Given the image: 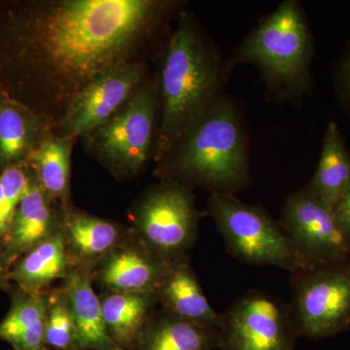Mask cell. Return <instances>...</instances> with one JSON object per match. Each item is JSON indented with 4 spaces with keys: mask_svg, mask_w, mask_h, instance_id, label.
I'll list each match as a JSON object with an SVG mask.
<instances>
[{
    "mask_svg": "<svg viewBox=\"0 0 350 350\" xmlns=\"http://www.w3.org/2000/svg\"><path fill=\"white\" fill-rule=\"evenodd\" d=\"M61 232L71 268L93 273L130 232V227L77 208L62 207Z\"/></svg>",
    "mask_w": 350,
    "mask_h": 350,
    "instance_id": "13",
    "label": "cell"
},
{
    "mask_svg": "<svg viewBox=\"0 0 350 350\" xmlns=\"http://www.w3.org/2000/svg\"><path fill=\"white\" fill-rule=\"evenodd\" d=\"M12 265L7 259L4 253L2 243H0V291L9 293L13 288L12 282H10V269Z\"/></svg>",
    "mask_w": 350,
    "mask_h": 350,
    "instance_id": "28",
    "label": "cell"
},
{
    "mask_svg": "<svg viewBox=\"0 0 350 350\" xmlns=\"http://www.w3.org/2000/svg\"><path fill=\"white\" fill-rule=\"evenodd\" d=\"M53 126L51 120L0 90V172L23 165Z\"/></svg>",
    "mask_w": 350,
    "mask_h": 350,
    "instance_id": "16",
    "label": "cell"
},
{
    "mask_svg": "<svg viewBox=\"0 0 350 350\" xmlns=\"http://www.w3.org/2000/svg\"><path fill=\"white\" fill-rule=\"evenodd\" d=\"M71 265L61 229L14 262L10 282L31 294H44L66 280Z\"/></svg>",
    "mask_w": 350,
    "mask_h": 350,
    "instance_id": "19",
    "label": "cell"
},
{
    "mask_svg": "<svg viewBox=\"0 0 350 350\" xmlns=\"http://www.w3.org/2000/svg\"><path fill=\"white\" fill-rule=\"evenodd\" d=\"M108 335L120 350H131L159 310L155 292L98 294Z\"/></svg>",
    "mask_w": 350,
    "mask_h": 350,
    "instance_id": "18",
    "label": "cell"
},
{
    "mask_svg": "<svg viewBox=\"0 0 350 350\" xmlns=\"http://www.w3.org/2000/svg\"><path fill=\"white\" fill-rule=\"evenodd\" d=\"M10 310L0 321V340L13 350H39L45 347L46 293L31 294L13 285Z\"/></svg>",
    "mask_w": 350,
    "mask_h": 350,
    "instance_id": "22",
    "label": "cell"
},
{
    "mask_svg": "<svg viewBox=\"0 0 350 350\" xmlns=\"http://www.w3.org/2000/svg\"><path fill=\"white\" fill-rule=\"evenodd\" d=\"M159 306L175 317L221 332L223 317L208 303L189 258L167 265L156 292Z\"/></svg>",
    "mask_w": 350,
    "mask_h": 350,
    "instance_id": "15",
    "label": "cell"
},
{
    "mask_svg": "<svg viewBox=\"0 0 350 350\" xmlns=\"http://www.w3.org/2000/svg\"><path fill=\"white\" fill-rule=\"evenodd\" d=\"M338 225L350 241V183L340 202L334 208Z\"/></svg>",
    "mask_w": 350,
    "mask_h": 350,
    "instance_id": "27",
    "label": "cell"
},
{
    "mask_svg": "<svg viewBox=\"0 0 350 350\" xmlns=\"http://www.w3.org/2000/svg\"><path fill=\"white\" fill-rule=\"evenodd\" d=\"M207 209L228 252L239 261L291 273L305 271L282 225L262 207L245 204L232 193L213 192Z\"/></svg>",
    "mask_w": 350,
    "mask_h": 350,
    "instance_id": "7",
    "label": "cell"
},
{
    "mask_svg": "<svg viewBox=\"0 0 350 350\" xmlns=\"http://www.w3.org/2000/svg\"><path fill=\"white\" fill-rule=\"evenodd\" d=\"M222 350H295L299 337L289 308L275 297L250 290L222 313Z\"/></svg>",
    "mask_w": 350,
    "mask_h": 350,
    "instance_id": "9",
    "label": "cell"
},
{
    "mask_svg": "<svg viewBox=\"0 0 350 350\" xmlns=\"http://www.w3.org/2000/svg\"><path fill=\"white\" fill-rule=\"evenodd\" d=\"M179 2L0 1V90L57 124L96 76L145 61Z\"/></svg>",
    "mask_w": 350,
    "mask_h": 350,
    "instance_id": "1",
    "label": "cell"
},
{
    "mask_svg": "<svg viewBox=\"0 0 350 350\" xmlns=\"http://www.w3.org/2000/svg\"><path fill=\"white\" fill-rule=\"evenodd\" d=\"M227 63L192 15L180 11L163 48L157 76L159 122L153 160L169 155L184 133L211 107L219 96Z\"/></svg>",
    "mask_w": 350,
    "mask_h": 350,
    "instance_id": "2",
    "label": "cell"
},
{
    "mask_svg": "<svg viewBox=\"0 0 350 350\" xmlns=\"http://www.w3.org/2000/svg\"><path fill=\"white\" fill-rule=\"evenodd\" d=\"M158 114L157 77L148 76L114 116L83 135L85 150L115 178H135L153 158Z\"/></svg>",
    "mask_w": 350,
    "mask_h": 350,
    "instance_id": "5",
    "label": "cell"
},
{
    "mask_svg": "<svg viewBox=\"0 0 350 350\" xmlns=\"http://www.w3.org/2000/svg\"><path fill=\"white\" fill-rule=\"evenodd\" d=\"M334 85L338 101L350 115V41L336 66Z\"/></svg>",
    "mask_w": 350,
    "mask_h": 350,
    "instance_id": "26",
    "label": "cell"
},
{
    "mask_svg": "<svg viewBox=\"0 0 350 350\" xmlns=\"http://www.w3.org/2000/svg\"><path fill=\"white\" fill-rule=\"evenodd\" d=\"M163 180L211 193H232L250 183V158L241 114L234 100L220 98L190 126L158 165Z\"/></svg>",
    "mask_w": 350,
    "mask_h": 350,
    "instance_id": "3",
    "label": "cell"
},
{
    "mask_svg": "<svg viewBox=\"0 0 350 350\" xmlns=\"http://www.w3.org/2000/svg\"><path fill=\"white\" fill-rule=\"evenodd\" d=\"M61 223L62 206L51 199L31 176L29 187L2 241L10 264L13 266L25 253L56 234L61 229Z\"/></svg>",
    "mask_w": 350,
    "mask_h": 350,
    "instance_id": "14",
    "label": "cell"
},
{
    "mask_svg": "<svg viewBox=\"0 0 350 350\" xmlns=\"http://www.w3.org/2000/svg\"><path fill=\"white\" fill-rule=\"evenodd\" d=\"M27 167L14 165L0 172V243L5 238L16 209L29 185Z\"/></svg>",
    "mask_w": 350,
    "mask_h": 350,
    "instance_id": "25",
    "label": "cell"
},
{
    "mask_svg": "<svg viewBox=\"0 0 350 350\" xmlns=\"http://www.w3.org/2000/svg\"><path fill=\"white\" fill-rule=\"evenodd\" d=\"M313 38L299 2L286 0L255 27L227 63L254 64L271 91L301 98L312 88Z\"/></svg>",
    "mask_w": 350,
    "mask_h": 350,
    "instance_id": "4",
    "label": "cell"
},
{
    "mask_svg": "<svg viewBox=\"0 0 350 350\" xmlns=\"http://www.w3.org/2000/svg\"><path fill=\"white\" fill-rule=\"evenodd\" d=\"M76 138L48 133L24 163L29 174L62 207L70 202L71 155Z\"/></svg>",
    "mask_w": 350,
    "mask_h": 350,
    "instance_id": "20",
    "label": "cell"
},
{
    "mask_svg": "<svg viewBox=\"0 0 350 350\" xmlns=\"http://www.w3.org/2000/svg\"><path fill=\"white\" fill-rule=\"evenodd\" d=\"M61 285L68 296L80 350H120L108 335L91 271L71 268Z\"/></svg>",
    "mask_w": 350,
    "mask_h": 350,
    "instance_id": "17",
    "label": "cell"
},
{
    "mask_svg": "<svg viewBox=\"0 0 350 350\" xmlns=\"http://www.w3.org/2000/svg\"><path fill=\"white\" fill-rule=\"evenodd\" d=\"M221 332L179 319L159 308L131 350H214Z\"/></svg>",
    "mask_w": 350,
    "mask_h": 350,
    "instance_id": "21",
    "label": "cell"
},
{
    "mask_svg": "<svg viewBox=\"0 0 350 350\" xmlns=\"http://www.w3.org/2000/svg\"><path fill=\"white\" fill-rule=\"evenodd\" d=\"M149 70L147 61H137L120 64L96 76L73 98L53 126V133L77 139L103 125L128 103L148 77Z\"/></svg>",
    "mask_w": 350,
    "mask_h": 350,
    "instance_id": "11",
    "label": "cell"
},
{
    "mask_svg": "<svg viewBox=\"0 0 350 350\" xmlns=\"http://www.w3.org/2000/svg\"><path fill=\"white\" fill-rule=\"evenodd\" d=\"M290 317L299 337L324 340L350 331V258L292 273Z\"/></svg>",
    "mask_w": 350,
    "mask_h": 350,
    "instance_id": "8",
    "label": "cell"
},
{
    "mask_svg": "<svg viewBox=\"0 0 350 350\" xmlns=\"http://www.w3.org/2000/svg\"><path fill=\"white\" fill-rule=\"evenodd\" d=\"M167 265L131 232L92 273L101 292H156Z\"/></svg>",
    "mask_w": 350,
    "mask_h": 350,
    "instance_id": "12",
    "label": "cell"
},
{
    "mask_svg": "<svg viewBox=\"0 0 350 350\" xmlns=\"http://www.w3.org/2000/svg\"><path fill=\"white\" fill-rule=\"evenodd\" d=\"M131 230L163 264L188 258L197 241L200 213L192 190L175 180L146 189L130 209Z\"/></svg>",
    "mask_w": 350,
    "mask_h": 350,
    "instance_id": "6",
    "label": "cell"
},
{
    "mask_svg": "<svg viewBox=\"0 0 350 350\" xmlns=\"http://www.w3.org/2000/svg\"><path fill=\"white\" fill-rule=\"evenodd\" d=\"M39 350H51V349H48V347H42V349H39Z\"/></svg>",
    "mask_w": 350,
    "mask_h": 350,
    "instance_id": "29",
    "label": "cell"
},
{
    "mask_svg": "<svg viewBox=\"0 0 350 350\" xmlns=\"http://www.w3.org/2000/svg\"><path fill=\"white\" fill-rule=\"evenodd\" d=\"M350 183V152L336 122L327 125L319 165L308 189L335 208Z\"/></svg>",
    "mask_w": 350,
    "mask_h": 350,
    "instance_id": "23",
    "label": "cell"
},
{
    "mask_svg": "<svg viewBox=\"0 0 350 350\" xmlns=\"http://www.w3.org/2000/svg\"><path fill=\"white\" fill-rule=\"evenodd\" d=\"M280 225L306 269L350 258V241L334 209L306 188L289 196Z\"/></svg>",
    "mask_w": 350,
    "mask_h": 350,
    "instance_id": "10",
    "label": "cell"
},
{
    "mask_svg": "<svg viewBox=\"0 0 350 350\" xmlns=\"http://www.w3.org/2000/svg\"><path fill=\"white\" fill-rule=\"evenodd\" d=\"M44 345L51 350H80L77 331L66 291L61 284L46 292Z\"/></svg>",
    "mask_w": 350,
    "mask_h": 350,
    "instance_id": "24",
    "label": "cell"
}]
</instances>
